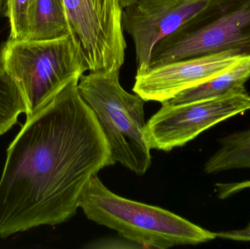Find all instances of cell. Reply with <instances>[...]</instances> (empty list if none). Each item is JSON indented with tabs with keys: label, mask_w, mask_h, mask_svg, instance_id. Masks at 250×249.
Returning <instances> with one entry per match:
<instances>
[{
	"label": "cell",
	"mask_w": 250,
	"mask_h": 249,
	"mask_svg": "<svg viewBox=\"0 0 250 249\" xmlns=\"http://www.w3.org/2000/svg\"><path fill=\"white\" fill-rule=\"evenodd\" d=\"M250 189V179L241 182L217 183L215 184V192L222 200L231 197L239 192Z\"/></svg>",
	"instance_id": "obj_15"
},
{
	"label": "cell",
	"mask_w": 250,
	"mask_h": 249,
	"mask_svg": "<svg viewBox=\"0 0 250 249\" xmlns=\"http://www.w3.org/2000/svg\"><path fill=\"white\" fill-rule=\"evenodd\" d=\"M217 238L229 241L250 242V222L243 229L236 230L223 231L216 232Z\"/></svg>",
	"instance_id": "obj_17"
},
{
	"label": "cell",
	"mask_w": 250,
	"mask_h": 249,
	"mask_svg": "<svg viewBox=\"0 0 250 249\" xmlns=\"http://www.w3.org/2000/svg\"><path fill=\"white\" fill-rule=\"evenodd\" d=\"M87 248L92 249H102V248H125V249H142L141 246L129 240L125 239L123 238V240L119 239H104L100 240L96 242L92 243L91 245H89Z\"/></svg>",
	"instance_id": "obj_16"
},
{
	"label": "cell",
	"mask_w": 250,
	"mask_h": 249,
	"mask_svg": "<svg viewBox=\"0 0 250 249\" xmlns=\"http://www.w3.org/2000/svg\"><path fill=\"white\" fill-rule=\"evenodd\" d=\"M26 112L21 92L0 60V135L9 131L17 123L21 114Z\"/></svg>",
	"instance_id": "obj_13"
},
{
	"label": "cell",
	"mask_w": 250,
	"mask_h": 249,
	"mask_svg": "<svg viewBox=\"0 0 250 249\" xmlns=\"http://www.w3.org/2000/svg\"><path fill=\"white\" fill-rule=\"evenodd\" d=\"M250 78V57L247 56L242 61L221 74L183 91L164 103L172 105H182L219 97L229 94L246 92L245 83Z\"/></svg>",
	"instance_id": "obj_10"
},
{
	"label": "cell",
	"mask_w": 250,
	"mask_h": 249,
	"mask_svg": "<svg viewBox=\"0 0 250 249\" xmlns=\"http://www.w3.org/2000/svg\"><path fill=\"white\" fill-rule=\"evenodd\" d=\"M70 36L63 0H36L28 39L50 40Z\"/></svg>",
	"instance_id": "obj_12"
},
{
	"label": "cell",
	"mask_w": 250,
	"mask_h": 249,
	"mask_svg": "<svg viewBox=\"0 0 250 249\" xmlns=\"http://www.w3.org/2000/svg\"><path fill=\"white\" fill-rule=\"evenodd\" d=\"M70 35L88 71L120 70L126 48L120 0H63Z\"/></svg>",
	"instance_id": "obj_6"
},
{
	"label": "cell",
	"mask_w": 250,
	"mask_h": 249,
	"mask_svg": "<svg viewBox=\"0 0 250 249\" xmlns=\"http://www.w3.org/2000/svg\"><path fill=\"white\" fill-rule=\"evenodd\" d=\"M120 74L118 70L90 72L81 77L78 89L95 114L115 163L144 175L151 163L145 101L124 89Z\"/></svg>",
	"instance_id": "obj_3"
},
{
	"label": "cell",
	"mask_w": 250,
	"mask_h": 249,
	"mask_svg": "<svg viewBox=\"0 0 250 249\" xmlns=\"http://www.w3.org/2000/svg\"><path fill=\"white\" fill-rule=\"evenodd\" d=\"M229 50L250 57V0H210L155 47L150 67Z\"/></svg>",
	"instance_id": "obj_5"
},
{
	"label": "cell",
	"mask_w": 250,
	"mask_h": 249,
	"mask_svg": "<svg viewBox=\"0 0 250 249\" xmlns=\"http://www.w3.org/2000/svg\"><path fill=\"white\" fill-rule=\"evenodd\" d=\"M79 80L26 118L9 146L0 178V238L68 220L91 179L115 164Z\"/></svg>",
	"instance_id": "obj_1"
},
{
	"label": "cell",
	"mask_w": 250,
	"mask_h": 249,
	"mask_svg": "<svg viewBox=\"0 0 250 249\" xmlns=\"http://www.w3.org/2000/svg\"><path fill=\"white\" fill-rule=\"evenodd\" d=\"M245 57L229 50L150 67L144 73H136L132 90L145 102L164 103L183 91L221 74Z\"/></svg>",
	"instance_id": "obj_9"
},
{
	"label": "cell",
	"mask_w": 250,
	"mask_h": 249,
	"mask_svg": "<svg viewBox=\"0 0 250 249\" xmlns=\"http://www.w3.org/2000/svg\"><path fill=\"white\" fill-rule=\"evenodd\" d=\"M79 208L89 220L114 230L143 249L198 245L217 238L179 215L117 195L95 175L81 197Z\"/></svg>",
	"instance_id": "obj_2"
},
{
	"label": "cell",
	"mask_w": 250,
	"mask_h": 249,
	"mask_svg": "<svg viewBox=\"0 0 250 249\" xmlns=\"http://www.w3.org/2000/svg\"><path fill=\"white\" fill-rule=\"evenodd\" d=\"M209 1L136 0L125 7L123 28L133 40L137 73L148 70L155 47L199 14Z\"/></svg>",
	"instance_id": "obj_8"
},
{
	"label": "cell",
	"mask_w": 250,
	"mask_h": 249,
	"mask_svg": "<svg viewBox=\"0 0 250 249\" xmlns=\"http://www.w3.org/2000/svg\"><path fill=\"white\" fill-rule=\"evenodd\" d=\"M3 0H0V13H1V8H2Z\"/></svg>",
	"instance_id": "obj_18"
},
{
	"label": "cell",
	"mask_w": 250,
	"mask_h": 249,
	"mask_svg": "<svg viewBox=\"0 0 250 249\" xmlns=\"http://www.w3.org/2000/svg\"><path fill=\"white\" fill-rule=\"evenodd\" d=\"M36 0H6V16L10 23V38L28 39Z\"/></svg>",
	"instance_id": "obj_14"
},
{
	"label": "cell",
	"mask_w": 250,
	"mask_h": 249,
	"mask_svg": "<svg viewBox=\"0 0 250 249\" xmlns=\"http://www.w3.org/2000/svg\"><path fill=\"white\" fill-rule=\"evenodd\" d=\"M249 111L250 95L247 91L182 105L162 104L147 122L150 147L170 152L219 123Z\"/></svg>",
	"instance_id": "obj_7"
},
{
	"label": "cell",
	"mask_w": 250,
	"mask_h": 249,
	"mask_svg": "<svg viewBox=\"0 0 250 249\" xmlns=\"http://www.w3.org/2000/svg\"><path fill=\"white\" fill-rule=\"evenodd\" d=\"M0 60L21 92L26 118L88 71L70 36L50 40L9 38L1 47Z\"/></svg>",
	"instance_id": "obj_4"
},
{
	"label": "cell",
	"mask_w": 250,
	"mask_h": 249,
	"mask_svg": "<svg viewBox=\"0 0 250 249\" xmlns=\"http://www.w3.org/2000/svg\"><path fill=\"white\" fill-rule=\"evenodd\" d=\"M219 143L218 150L204 165L206 173L250 169V128L222 137Z\"/></svg>",
	"instance_id": "obj_11"
}]
</instances>
